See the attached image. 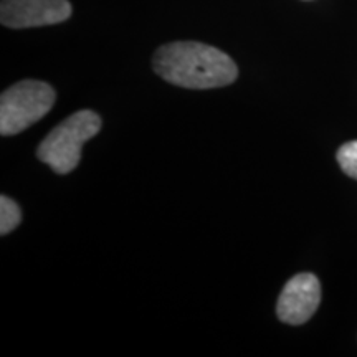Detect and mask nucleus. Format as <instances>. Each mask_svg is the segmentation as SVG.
I'll return each mask as SVG.
<instances>
[{
	"instance_id": "1",
	"label": "nucleus",
	"mask_w": 357,
	"mask_h": 357,
	"mask_svg": "<svg viewBox=\"0 0 357 357\" xmlns=\"http://www.w3.org/2000/svg\"><path fill=\"white\" fill-rule=\"evenodd\" d=\"M153 63L160 78L189 89L222 88L238 77V68L227 53L199 42L162 45Z\"/></svg>"
},
{
	"instance_id": "2",
	"label": "nucleus",
	"mask_w": 357,
	"mask_h": 357,
	"mask_svg": "<svg viewBox=\"0 0 357 357\" xmlns=\"http://www.w3.org/2000/svg\"><path fill=\"white\" fill-rule=\"evenodd\" d=\"M100 131L101 118L95 111H78L45 137L37 149V158L56 174H68L77 169L84 142Z\"/></svg>"
},
{
	"instance_id": "3",
	"label": "nucleus",
	"mask_w": 357,
	"mask_h": 357,
	"mask_svg": "<svg viewBox=\"0 0 357 357\" xmlns=\"http://www.w3.org/2000/svg\"><path fill=\"white\" fill-rule=\"evenodd\" d=\"M50 84L25 79L13 84L0 98V134L15 136L43 118L55 105Z\"/></svg>"
},
{
	"instance_id": "4",
	"label": "nucleus",
	"mask_w": 357,
	"mask_h": 357,
	"mask_svg": "<svg viewBox=\"0 0 357 357\" xmlns=\"http://www.w3.org/2000/svg\"><path fill=\"white\" fill-rule=\"evenodd\" d=\"M68 0H2L0 22L8 29H32L68 20Z\"/></svg>"
},
{
	"instance_id": "5",
	"label": "nucleus",
	"mask_w": 357,
	"mask_h": 357,
	"mask_svg": "<svg viewBox=\"0 0 357 357\" xmlns=\"http://www.w3.org/2000/svg\"><path fill=\"white\" fill-rule=\"evenodd\" d=\"M319 303V280L311 273H300L284 284L276 305V314L283 323L300 326L312 318Z\"/></svg>"
},
{
	"instance_id": "6",
	"label": "nucleus",
	"mask_w": 357,
	"mask_h": 357,
	"mask_svg": "<svg viewBox=\"0 0 357 357\" xmlns=\"http://www.w3.org/2000/svg\"><path fill=\"white\" fill-rule=\"evenodd\" d=\"M22 222V212L19 205L7 195L0 197V235L10 234Z\"/></svg>"
},
{
	"instance_id": "7",
	"label": "nucleus",
	"mask_w": 357,
	"mask_h": 357,
	"mask_svg": "<svg viewBox=\"0 0 357 357\" xmlns=\"http://www.w3.org/2000/svg\"><path fill=\"white\" fill-rule=\"evenodd\" d=\"M336 158L342 171L357 181V141H351L342 144L339 147Z\"/></svg>"
}]
</instances>
